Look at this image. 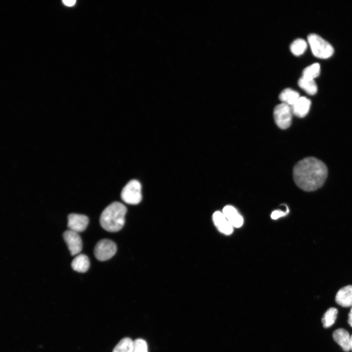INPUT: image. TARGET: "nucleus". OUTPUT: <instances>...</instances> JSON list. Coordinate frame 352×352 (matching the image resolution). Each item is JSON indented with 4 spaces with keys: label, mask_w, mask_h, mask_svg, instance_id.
Returning a JSON list of instances; mask_svg holds the SVG:
<instances>
[{
    "label": "nucleus",
    "mask_w": 352,
    "mask_h": 352,
    "mask_svg": "<svg viewBox=\"0 0 352 352\" xmlns=\"http://www.w3.org/2000/svg\"><path fill=\"white\" fill-rule=\"evenodd\" d=\"M328 176L325 164L319 159L308 157L294 167L293 176L296 184L306 191H315L324 183Z\"/></svg>",
    "instance_id": "1"
},
{
    "label": "nucleus",
    "mask_w": 352,
    "mask_h": 352,
    "mask_svg": "<svg viewBox=\"0 0 352 352\" xmlns=\"http://www.w3.org/2000/svg\"><path fill=\"white\" fill-rule=\"evenodd\" d=\"M127 211L126 207L121 202L115 201L110 203L101 214V226L109 232L119 231L124 225Z\"/></svg>",
    "instance_id": "2"
},
{
    "label": "nucleus",
    "mask_w": 352,
    "mask_h": 352,
    "mask_svg": "<svg viewBox=\"0 0 352 352\" xmlns=\"http://www.w3.org/2000/svg\"><path fill=\"white\" fill-rule=\"evenodd\" d=\"M308 43L313 55L319 58L327 59L334 52L332 46L316 34H310L308 37Z\"/></svg>",
    "instance_id": "3"
},
{
    "label": "nucleus",
    "mask_w": 352,
    "mask_h": 352,
    "mask_svg": "<svg viewBox=\"0 0 352 352\" xmlns=\"http://www.w3.org/2000/svg\"><path fill=\"white\" fill-rule=\"evenodd\" d=\"M121 198L126 203L135 205L138 204L142 199L141 185L136 179L129 181L123 188Z\"/></svg>",
    "instance_id": "4"
},
{
    "label": "nucleus",
    "mask_w": 352,
    "mask_h": 352,
    "mask_svg": "<svg viewBox=\"0 0 352 352\" xmlns=\"http://www.w3.org/2000/svg\"><path fill=\"white\" fill-rule=\"evenodd\" d=\"M292 111L291 107L284 103L277 105L274 109V118L277 126L286 129L291 125Z\"/></svg>",
    "instance_id": "5"
},
{
    "label": "nucleus",
    "mask_w": 352,
    "mask_h": 352,
    "mask_svg": "<svg viewBox=\"0 0 352 352\" xmlns=\"http://www.w3.org/2000/svg\"><path fill=\"white\" fill-rule=\"evenodd\" d=\"M116 250V245L113 241L109 239H103L96 243L94 253L97 260L104 261L112 257Z\"/></svg>",
    "instance_id": "6"
},
{
    "label": "nucleus",
    "mask_w": 352,
    "mask_h": 352,
    "mask_svg": "<svg viewBox=\"0 0 352 352\" xmlns=\"http://www.w3.org/2000/svg\"><path fill=\"white\" fill-rule=\"evenodd\" d=\"M63 237L72 256L78 254L82 249V241L78 233L70 230L63 234Z\"/></svg>",
    "instance_id": "7"
},
{
    "label": "nucleus",
    "mask_w": 352,
    "mask_h": 352,
    "mask_svg": "<svg viewBox=\"0 0 352 352\" xmlns=\"http://www.w3.org/2000/svg\"><path fill=\"white\" fill-rule=\"evenodd\" d=\"M88 223V218L84 215L71 213L67 217V226L73 231L77 233L84 231Z\"/></svg>",
    "instance_id": "8"
},
{
    "label": "nucleus",
    "mask_w": 352,
    "mask_h": 352,
    "mask_svg": "<svg viewBox=\"0 0 352 352\" xmlns=\"http://www.w3.org/2000/svg\"><path fill=\"white\" fill-rule=\"evenodd\" d=\"M213 220L219 231L225 235L232 234L233 227L229 223L222 212L216 211L213 215Z\"/></svg>",
    "instance_id": "9"
},
{
    "label": "nucleus",
    "mask_w": 352,
    "mask_h": 352,
    "mask_svg": "<svg viewBox=\"0 0 352 352\" xmlns=\"http://www.w3.org/2000/svg\"><path fill=\"white\" fill-rule=\"evenodd\" d=\"M222 212L233 227L239 228L242 225L243 218L233 206H225L223 208Z\"/></svg>",
    "instance_id": "10"
},
{
    "label": "nucleus",
    "mask_w": 352,
    "mask_h": 352,
    "mask_svg": "<svg viewBox=\"0 0 352 352\" xmlns=\"http://www.w3.org/2000/svg\"><path fill=\"white\" fill-rule=\"evenodd\" d=\"M311 106V101L304 96H300L292 106V113L295 116L302 118L308 113Z\"/></svg>",
    "instance_id": "11"
},
{
    "label": "nucleus",
    "mask_w": 352,
    "mask_h": 352,
    "mask_svg": "<svg viewBox=\"0 0 352 352\" xmlns=\"http://www.w3.org/2000/svg\"><path fill=\"white\" fill-rule=\"evenodd\" d=\"M334 340L346 352L350 350L351 336L349 333L345 329L340 328L334 330L332 334Z\"/></svg>",
    "instance_id": "12"
},
{
    "label": "nucleus",
    "mask_w": 352,
    "mask_h": 352,
    "mask_svg": "<svg viewBox=\"0 0 352 352\" xmlns=\"http://www.w3.org/2000/svg\"><path fill=\"white\" fill-rule=\"evenodd\" d=\"M335 301L343 307H352V286H347L339 289L336 295Z\"/></svg>",
    "instance_id": "13"
},
{
    "label": "nucleus",
    "mask_w": 352,
    "mask_h": 352,
    "mask_svg": "<svg viewBox=\"0 0 352 352\" xmlns=\"http://www.w3.org/2000/svg\"><path fill=\"white\" fill-rule=\"evenodd\" d=\"M89 260L85 254H79L72 260L71 265L73 269L77 272H86L89 267Z\"/></svg>",
    "instance_id": "14"
},
{
    "label": "nucleus",
    "mask_w": 352,
    "mask_h": 352,
    "mask_svg": "<svg viewBox=\"0 0 352 352\" xmlns=\"http://www.w3.org/2000/svg\"><path fill=\"white\" fill-rule=\"evenodd\" d=\"M299 93L291 88L283 89L279 94V97L282 103L292 106L299 98Z\"/></svg>",
    "instance_id": "15"
},
{
    "label": "nucleus",
    "mask_w": 352,
    "mask_h": 352,
    "mask_svg": "<svg viewBox=\"0 0 352 352\" xmlns=\"http://www.w3.org/2000/svg\"><path fill=\"white\" fill-rule=\"evenodd\" d=\"M298 85L309 95H314L317 91V86L314 79L302 76L298 80Z\"/></svg>",
    "instance_id": "16"
},
{
    "label": "nucleus",
    "mask_w": 352,
    "mask_h": 352,
    "mask_svg": "<svg viewBox=\"0 0 352 352\" xmlns=\"http://www.w3.org/2000/svg\"><path fill=\"white\" fill-rule=\"evenodd\" d=\"M337 313V309L335 308H330L325 312L322 318V322L325 328H330L334 323Z\"/></svg>",
    "instance_id": "17"
},
{
    "label": "nucleus",
    "mask_w": 352,
    "mask_h": 352,
    "mask_svg": "<svg viewBox=\"0 0 352 352\" xmlns=\"http://www.w3.org/2000/svg\"><path fill=\"white\" fill-rule=\"evenodd\" d=\"M307 48V43L303 39L295 40L290 45V49L293 54L299 56L303 54Z\"/></svg>",
    "instance_id": "18"
},
{
    "label": "nucleus",
    "mask_w": 352,
    "mask_h": 352,
    "mask_svg": "<svg viewBox=\"0 0 352 352\" xmlns=\"http://www.w3.org/2000/svg\"><path fill=\"white\" fill-rule=\"evenodd\" d=\"M133 341L129 337L122 339L115 346L112 352H132Z\"/></svg>",
    "instance_id": "19"
},
{
    "label": "nucleus",
    "mask_w": 352,
    "mask_h": 352,
    "mask_svg": "<svg viewBox=\"0 0 352 352\" xmlns=\"http://www.w3.org/2000/svg\"><path fill=\"white\" fill-rule=\"evenodd\" d=\"M320 72V65L317 63H314L308 66L303 70L302 76L309 79H314L319 75Z\"/></svg>",
    "instance_id": "20"
},
{
    "label": "nucleus",
    "mask_w": 352,
    "mask_h": 352,
    "mask_svg": "<svg viewBox=\"0 0 352 352\" xmlns=\"http://www.w3.org/2000/svg\"><path fill=\"white\" fill-rule=\"evenodd\" d=\"M132 352H148L146 342L142 339L135 340Z\"/></svg>",
    "instance_id": "21"
},
{
    "label": "nucleus",
    "mask_w": 352,
    "mask_h": 352,
    "mask_svg": "<svg viewBox=\"0 0 352 352\" xmlns=\"http://www.w3.org/2000/svg\"><path fill=\"white\" fill-rule=\"evenodd\" d=\"M289 212V209L284 212L280 210H276L272 212L271 217L273 220L278 219L281 217L285 216Z\"/></svg>",
    "instance_id": "22"
},
{
    "label": "nucleus",
    "mask_w": 352,
    "mask_h": 352,
    "mask_svg": "<svg viewBox=\"0 0 352 352\" xmlns=\"http://www.w3.org/2000/svg\"><path fill=\"white\" fill-rule=\"evenodd\" d=\"M63 2L66 6H72L75 4L76 1L74 0H64Z\"/></svg>",
    "instance_id": "23"
},
{
    "label": "nucleus",
    "mask_w": 352,
    "mask_h": 352,
    "mask_svg": "<svg viewBox=\"0 0 352 352\" xmlns=\"http://www.w3.org/2000/svg\"><path fill=\"white\" fill-rule=\"evenodd\" d=\"M348 322L350 326L352 328V308H351L348 314Z\"/></svg>",
    "instance_id": "24"
},
{
    "label": "nucleus",
    "mask_w": 352,
    "mask_h": 352,
    "mask_svg": "<svg viewBox=\"0 0 352 352\" xmlns=\"http://www.w3.org/2000/svg\"><path fill=\"white\" fill-rule=\"evenodd\" d=\"M350 349L352 351V335L351 336Z\"/></svg>",
    "instance_id": "25"
}]
</instances>
